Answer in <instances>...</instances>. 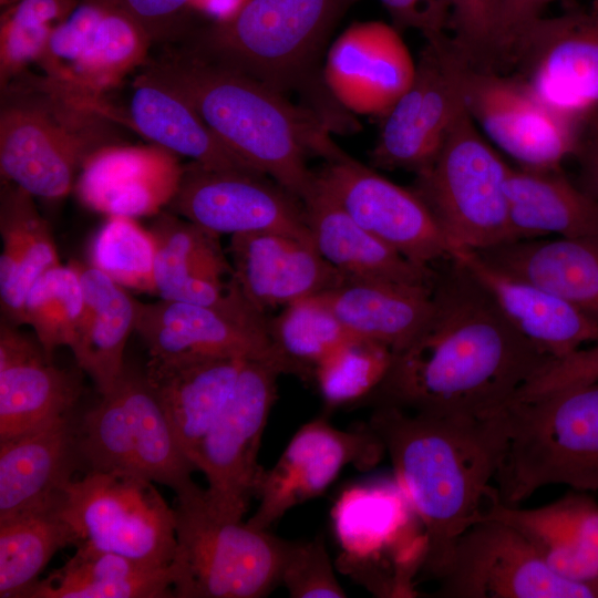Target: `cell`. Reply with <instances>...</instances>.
Segmentation results:
<instances>
[{
  "label": "cell",
  "instance_id": "obj_36",
  "mask_svg": "<svg viewBox=\"0 0 598 598\" xmlns=\"http://www.w3.org/2000/svg\"><path fill=\"white\" fill-rule=\"evenodd\" d=\"M70 262L79 274L84 296L83 317L71 351L79 369L104 395L125 368L124 350L135 329L137 300L90 262Z\"/></svg>",
  "mask_w": 598,
  "mask_h": 598
},
{
  "label": "cell",
  "instance_id": "obj_10",
  "mask_svg": "<svg viewBox=\"0 0 598 598\" xmlns=\"http://www.w3.org/2000/svg\"><path fill=\"white\" fill-rule=\"evenodd\" d=\"M509 167L464 110L411 187L431 210L451 250H482L509 240Z\"/></svg>",
  "mask_w": 598,
  "mask_h": 598
},
{
  "label": "cell",
  "instance_id": "obj_25",
  "mask_svg": "<svg viewBox=\"0 0 598 598\" xmlns=\"http://www.w3.org/2000/svg\"><path fill=\"white\" fill-rule=\"evenodd\" d=\"M177 156L154 144L105 147L84 163L78 195L86 207L107 216H155L178 188L183 165Z\"/></svg>",
  "mask_w": 598,
  "mask_h": 598
},
{
  "label": "cell",
  "instance_id": "obj_41",
  "mask_svg": "<svg viewBox=\"0 0 598 598\" xmlns=\"http://www.w3.org/2000/svg\"><path fill=\"white\" fill-rule=\"evenodd\" d=\"M392 351L378 342L350 337L316 368L313 381L326 409L360 403L383 380Z\"/></svg>",
  "mask_w": 598,
  "mask_h": 598
},
{
  "label": "cell",
  "instance_id": "obj_13",
  "mask_svg": "<svg viewBox=\"0 0 598 598\" xmlns=\"http://www.w3.org/2000/svg\"><path fill=\"white\" fill-rule=\"evenodd\" d=\"M441 598H598L591 587L555 574L512 526L478 519L456 539L436 579Z\"/></svg>",
  "mask_w": 598,
  "mask_h": 598
},
{
  "label": "cell",
  "instance_id": "obj_14",
  "mask_svg": "<svg viewBox=\"0 0 598 598\" xmlns=\"http://www.w3.org/2000/svg\"><path fill=\"white\" fill-rule=\"evenodd\" d=\"M425 40L411 85L383 115L372 152L377 167L422 173L465 110L462 72L466 62L446 33Z\"/></svg>",
  "mask_w": 598,
  "mask_h": 598
},
{
  "label": "cell",
  "instance_id": "obj_24",
  "mask_svg": "<svg viewBox=\"0 0 598 598\" xmlns=\"http://www.w3.org/2000/svg\"><path fill=\"white\" fill-rule=\"evenodd\" d=\"M228 251L243 295L262 313L268 308L321 295L342 279L313 243L288 234H235Z\"/></svg>",
  "mask_w": 598,
  "mask_h": 598
},
{
  "label": "cell",
  "instance_id": "obj_1",
  "mask_svg": "<svg viewBox=\"0 0 598 598\" xmlns=\"http://www.w3.org/2000/svg\"><path fill=\"white\" fill-rule=\"evenodd\" d=\"M447 260L437 271L431 317L406 347L392 353L383 380L361 404L487 416L506 409L553 360L508 322L462 261Z\"/></svg>",
  "mask_w": 598,
  "mask_h": 598
},
{
  "label": "cell",
  "instance_id": "obj_9",
  "mask_svg": "<svg viewBox=\"0 0 598 598\" xmlns=\"http://www.w3.org/2000/svg\"><path fill=\"white\" fill-rule=\"evenodd\" d=\"M78 423L87 472H125L172 488L176 498L202 488L179 447L145 372L125 364L114 388Z\"/></svg>",
  "mask_w": 598,
  "mask_h": 598
},
{
  "label": "cell",
  "instance_id": "obj_15",
  "mask_svg": "<svg viewBox=\"0 0 598 598\" xmlns=\"http://www.w3.org/2000/svg\"><path fill=\"white\" fill-rule=\"evenodd\" d=\"M462 87L475 125L518 166L560 167L576 155L584 125L546 105L517 75L465 63Z\"/></svg>",
  "mask_w": 598,
  "mask_h": 598
},
{
  "label": "cell",
  "instance_id": "obj_40",
  "mask_svg": "<svg viewBox=\"0 0 598 598\" xmlns=\"http://www.w3.org/2000/svg\"><path fill=\"white\" fill-rule=\"evenodd\" d=\"M84 311V296L71 262L45 271L30 288L23 309V324L32 327L47 357L75 342Z\"/></svg>",
  "mask_w": 598,
  "mask_h": 598
},
{
  "label": "cell",
  "instance_id": "obj_30",
  "mask_svg": "<svg viewBox=\"0 0 598 598\" xmlns=\"http://www.w3.org/2000/svg\"><path fill=\"white\" fill-rule=\"evenodd\" d=\"M450 257L462 261L489 291L508 322L553 360L598 342V323L567 301L495 269L474 250L454 248Z\"/></svg>",
  "mask_w": 598,
  "mask_h": 598
},
{
  "label": "cell",
  "instance_id": "obj_8",
  "mask_svg": "<svg viewBox=\"0 0 598 598\" xmlns=\"http://www.w3.org/2000/svg\"><path fill=\"white\" fill-rule=\"evenodd\" d=\"M174 511L175 598H261L280 585L287 539L214 515L203 488Z\"/></svg>",
  "mask_w": 598,
  "mask_h": 598
},
{
  "label": "cell",
  "instance_id": "obj_34",
  "mask_svg": "<svg viewBox=\"0 0 598 598\" xmlns=\"http://www.w3.org/2000/svg\"><path fill=\"white\" fill-rule=\"evenodd\" d=\"M320 255L342 276L433 286L437 271L412 262L358 225L316 186L302 202Z\"/></svg>",
  "mask_w": 598,
  "mask_h": 598
},
{
  "label": "cell",
  "instance_id": "obj_26",
  "mask_svg": "<svg viewBox=\"0 0 598 598\" xmlns=\"http://www.w3.org/2000/svg\"><path fill=\"white\" fill-rule=\"evenodd\" d=\"M82 383L49 359L38 339L1 321L0 441L72 413Z\"/></svg>",
  "mask_w": 598,
  "mask_h": 598
},
{
  "label": "cell",
  "instance_id": "obj_6",
  "mask_svg": "<svg viewBox=\"0 0 598 598\" xmlns=\"http://www.w3.org/2000/svg\"><path fill=\"white\" fill-rule=\"evenodd\" d=\"M508 440L496 474L499 499L517 505L563 484L598 492V381L513 400Z\"/></svg>",
  "mask_w": 598,
  "mask_h": 598
},
{
  "label": "cell",
  "instance_id": "obj_39",
  "mask_svg": "<svg viewBox=\"0 0 598 598\" xmlns=\"http://www.w3.org/2000/svg\"><path fill=\"white\" fill-rule=\"evenodd\" d=\"M272 346L285 369L313 381L317 365L350 336L320 296L293 301L268 319Z\"/></svg>",
  "mask_w": 598,
  "mask_h": 598
},
{
  "label": "cell",
  "instance_id": "obj_35",
  "mask_svg": "<svg viewBox=\"0 0 598 598\" xmlns=\"http://www.w3.org/2000/svg\"><path fill=\"white\" fill-rule=\"evenodd\" d=\"M506 196L509 240L598 236V200L560 167L511 166Z\"/></svg>",
  "mask_w": 598,
  "mask_h": 598
},
{
  "label": "cell",
  "instance_id": "obj_19",
  "mask_svg": "<svg viewBox=\"0 0 598 598\" xmlns=\"http://www.w3.org/2000/svg\"><path fill=\"white\" fill-rule=\"evenodd\" d=\"M153 45L110 0H79L53 30L38 65L43 73L103 95L143 66Z\"/></svg>",
  "mask_w": 598,
  "mask_h": 598
},
{
  "label": "cell",
  "instance_id": "obj_27",
  "mask_svg": "<svg viewBox=\"0 0 598 598\" xmlns=\"http://www.w3.org/2000/svg\"><path fill=\"white\" fill-rule=\"evenodd\" d=\"M246 361L150 357L145 370L147 382L179 447L194 466L199 447L229 400Z\"/></svg>",
  "mask_w": 598,
  "mask_h": 598
},
{
  "label": "cell",
  "instance_id": "obj_52",
  "mask_svg": "<svg viewBox=\"0 0 598 598\" xmlns=\"http://www.w3.org/2000/svg\"><path fill=\"white\" fill-rule=\"evenodd\" d=\"M17 1H19V0H0V7L3 9V8H6V7H8V6H10V4H12V3L17 2Z\"/></svg>",
  "mask_w": 598,
  "mask_h": 598
},
{
  "label": "cell",
  "instance_id": "obj_5",
  "mask_svg": "<svg viewBox=\"0 0 598 598\" xmlns=\"http://www.w3.org/2000/svg\"><path fill=\"white\" fill-rule=\"evenodd\" d=\"M359 0H245L173 44L238 70L286 95L318 79L338 22Z\"/></svg>",
  "mask_w": 598,
  "mask_h": 598
},
{
  "label": "cell",
  "instance_id": "obj_4",
  "mask_svg": "<svg viewBox=\"0 0 598 598\" xmlns=\"http://www.w3.org/2000/svg\"><path fill=\"white\" fill-rule=\"evenodd\" d=\"M0 89L1 176L32 196H65L93 154L123 144L101 94L29 70Z\"/></svg>",
  "mask_w": 598,
  "mask_h": 598
},
{
  "label": "cell",
  "instance_id": "obj_11",
  "mask_svg": "<svg viewBox=\"0 0 598 598\" xmlns=\"http://www.w3.org/2000/svg\"><path fill=\"white\" fill-rule=\"evenodd\" d=\"M58 509L75 547L169 566L176 550L175 511L154 482L125 472H86L63 489Z\"/></svg>",
  "mask_w": 598,
  "mask_h": 598
},
{
  "label": "cell",
  "instance_id": "obj_43",
  "mask_svg": "<svg viewBox=\"0 0 598 598\" xmlns=\"http://www.w3.org/2000/svg\"><path fill=\"white\" fill-rule=\"evenodd\" d=\"M156 244L135 218L109 216L93 236L89 262L124 288L156 295Z\"/></svg>",
  "mask_w": 598,
  "mask_h": 598
},
{
  "label": "cell",
  "instance_id": "obj_50",
  "mask_svg": "<svg viewBox=\"0 0 598 598\" xmlns=\"http://www.w3.org/2000/svg\"><path fill=\"white\" fill-rule=\"evenodd\" d=\"M574 157L580 168L579 186L598 200V126L584 125Z\"/></svg>",
  "mask_w": 598,
  "mask_h": 598
},
{
  "label": "cell",
  "instance_id": "obj_29",
  "mask_svg": "<svg viewBox=\"0 0 598 598\" xmlns=\"http://www.w3.org/2000/svg\"><path fill=\"white\" fill-rule=\"evenodd\" d=\"M150 230L155 244L154 281L162 299L229 311L236 303L230 280L234 269L219 236L163 209Z\"/></svg>",
  "mask_w": 598,
  "mask_h": 598
},
{
  "label": "cell",
  "instance_id": "obj_2",
  "mask_svg": "<svg viewBox=\"0 0 598 598\" xmlns=\"http://www.w3.org/2000/svg\"><path fill=\"white\" fill-rule=\"evenodd\" d=\"M507 408L480 417L373 409L367 425L426 534L424 576L439 578L457 537L484 507L507 446Z\"/></svg>",
  "mask_w": 598,
  "mask_h": 598
},
{
  "label": "cell",
  "instance_id": "obj_28",
  "mask_svg": "<svg viewBox=\"0 0 598 598\" xmlns=\"http://www.w3.org/2000/svg\"><path fill=\"white\" fill-rule=\"evenodd\" d=\"M82 466L71 414L0 441V519L55 504Z\"/></svg>",
  "mask_w": 598,
  "mask_h": 598
},
{
  "label": "cell",
  "instance_id": "obj_17",
  "mask_svg": "<svg viewBox=\"0 0 598 598\" xmlns=\"http://www.w3.org/2000/svg\"><path fill=\"white\" fill-rule=\"evenodd\" d=\"M166 209L218 236L276 231L313 243L302 202L261 173L192 161Z\"/></svg>",
  "mask_w": 598,
  "mask_h": 598
},
{
  "label": "cell",
  "instance_id": "obj_44",
  "mask_svg": "<svg viewBox=\"0 0 598 598\" xmlns=\"http://www.w3.org/2000/svg\"><path fill=\"white\" fill-rule=\"evenodd\" d=\"M448 11L450 41L470 65L497 70L498 0H442Z\"/></svg>",
  "mask_w": 598,
  "mask_h": 598
},
{
  "label": "cell",
  "instance_id": "obj_22",
  "mask_svg": "<svg viewBox=\"0 0 598 598\" xmlns=\"http://www.w3.org/2000/svg\"><path fill=\"white\" fill-rule=\"evenodd\" d=\"M150 357L260 360L285 373L268 324L249 323L214 308L162 299L136 303L135 329Z\"/></svg>",
  "mask_w": 598,
  "mask_h": 598
},
{
  "label": "cell",
  "instance_id": "obj_23",
  "mask_svg": "<svg viewBox=\"0 0 598 598\" xmlns=\"http://www.w3.org/2000/svg\"><path fill=\"white\" fill-rule=\"evenodd\" d=\"M493 519L519 532L558 576L598 591V502L576 491L535 508L503 503L491 487L475 519Z\"/></svg>",
  "mask_w": 598,
  "mask_h": 598
},
{
  "label": "cell",
  "instance_id": "obj_16",
  "mask_svg": "<svg viewBox=\"0 0 598 598\" xmlns=\"http://www.w3.org/2000/svg\"><path fill=\"white\" fill-rule=\"evenodd\" d=\"M507 63L546 105L584 125L598 113V8L539 18Z\"/></svg>",
  "mask_w": 598,
  "mask_h": 598
},
{
  "label": "cell",
  "instance_id": "obj_31",
  "mask_svg": "<svg viewBox=\"0 0 598 598\" xmlns=\"http://www.w3.org/2000/svg\"><path fill=\"white\" fill-rule=\"evenodd\" d=\"M474 251L495 269L549 291L598 323V236L517 239Z\"/></svg>",
  "mask_w": 598,
  "mask_h": 598
},
{
  "label": "cell",
  "instance_id": "obj_48",
  "mask_svg": "<svg viewBox=\"0 0 598 598\" xmlns=\"http://www.w3.org/2000/svg\"><path fill=\"white\" fill-rule=\"evenodd\" d=\"M393 19L394 27L414 28L423 35L446 33L448 11L442 0H379Z\"/></svg>",
  "mask_w": 598,
  "mask_h": 598
},
{
  "label": "cell",
  "instance_id": "obj_46",
  "mask_svg": "<svg viewBox=\"0 0 598 598\" xmlns=\"http://www.w3.org/2000/svg\"><path fill=\"white\" fill-rule=\"evenodd\" d=\"M127 13L146 33L153 49L183 41L197 24V0H110ZM152 49V50H153Z\"/></svg>",
  "mask_w": 598,
  "mask_h": 598
},
{
  "label": "cell",
  "instance_id": "obj_18",
  "mask_svg": "<svg viewBox=\"0 0 598 598\" xmlns=\"http://www.w3.org/2000/svg\"><path fill=\"white\" fill-rule=\"evenodd\" d=\"M315 183L358 225L412 262L431 266L450 258L447 238L412 188L394 184L346 153L327 162Z\"/></svg>",
  "mask_w": 598,
  "mask_h": 598
},
{
  "label": "cell",
  "instance_id": "obj_20",
  "mask_svg": "<svg viewBox=\"0 0 598 598\" xmlns=\"http://www.w3.org/2000/svg\"><path fill=\"white\" fill-rule=\"evenodd\" d=\"M384 452L381 440L367 424L343 431L324 415L307 422L275 465L264 472L257 494L259 505L246 523L267 530L287 511L321 495L346 466L372 468Z\"/></svg>",
  "mask_w": 598,
  "mask_h": 598
},
{
  "label": "cell",
  "instance_id": "obj_37",
  "mask_svg": "<svg viewBox=\"0 0 598 598\" xmlns=\"http://www.w3.org/2000/svg\"><path fill=\"white\" fill-rule=\"evenodd\" d=\"M173 565L155 566L79 546L23 598H175Z\"/></svg>",
  "mask_w": 598,
  "mask_h": 598
},
{
  "label": "cell",
  "instance_id": "obj_45",
  "mask_svg": "<svg viewBox=\"0 0 598 598\" xmlns=\"http://www.w3.org/2000/svg\"><path fill=\"white\" fill-rule=\"evenodd\" d=\"M280 584L292 598L347 597L321 536L307 542L288 540Z\"/></svg>",
  "mask_w": 598,
  "mask_h": 598
},
{
  "label": "cell",
  "instance_id": "obj_12",
  "mask_svg": "<svg viewBox=\"0 0 598 598\" xmlns=\"http://www.w3.org/2000/svg\"><path fill=\"white\" fill-rule=\"evenodd\" d=\"M280 374L271 362L247 360L199 447L195 466L207 481L206 505L220 518L243 520L251 497H257L265 472L258 453Z\"/></svg>",
  "mask_w": 598,
  "mask_h": 598
},
{
  "label": "cell",
  "instance_id": "obj_51",
  "mask_svg": "<svg viewBox=\"0 0 598 598\" xmlns=\"http://www.w3.org/2000/svg\"><path fill=\"white\" fill-rule=\"evenodd\" d=\"M585 124L598 126V113L591 116Z\"/></svg>",
  "mask_w": 598,
  "mask_h": 598
},
{
  "label": "cell",
  "instance_id": "obj_42",
  "mask_svg": "<svg viewBox=\"0 0 598 598\" xmlns=\"http://www.w3.org/2000/svg\"><path fill=\"white\" fill-rule=\"evenodd\" d=\"M79 0H19L0 18V87L39 63L55 27Z\"/></svg>",
  "mask_w": 598,
  "mask_h": 598
},
{
  "label": "cell",
  "instance_id": "obj_32",
  "mask_svg": "<svg viewBox=\"0 0 598 598\" xmlns=\"http://www.w3.org/2000/svg\"><path fill=\"white\" fill-rule=\"evenodd\" d=\"M433 286L342 276L318 295L350 337L371 340L392 353L406 347L433 310Z\"/></svg>",
  "mask_w": 598,
  "mask_h": 598
},
{
  "label": "cell",
  "instance_id": "obj_33",
  "mask_svg": "<svg viewBox=\"0 0 598 598\" xmlns=\"http://www.w3.org/2000/svg\"><path fill=\"white\" fill-rule=\"evenodd\" d=\"M114 116L154 145L208 168L259 173L231 153L187 102L140 71Z\"/></svg>",
  "mask_w": 598,
  "mask_h": 598
},
{
  "label": "cell",
  "instance_id": "obj_21",
  "mask_svg": "<svg viewBox=\"0 0 598 598\" xmlns=\"http://www.w3.org/2000/svg\"><path fill=\"white\" fill-rule=\"evenodd\" d=\"M416 61L399 30L355 22L330 45L322 80L333 100L361 115H385L411 85Z\"/></svg>",
  "mask_w": 598,
  "mask_h": 598
},
{
  "label": "cell",
  "instance_id": "obj_38",
  "mask_svg": "<svg viewBox=\"0 0 598 598\" xmlns=\"http://www.w3.org/2000/svg\"><path fill=\"white\" fill-rule=\"evenodd\" d=\"M58 502L0 519V598H23L53 555L74 545Z\"/></svg>",
  "mask_w": 598,
  "mask_h": 598
},
{
  "label": "cell",
  "instance_id": "obj_7",
  "mask_svg": "<svg viewBox=\"0 0 598 598\" xmlns=\"http://www.w3.org/2000/svg\"><path fill=\"white\" fill-rule=\"evenodd\" d=\"M337 568L377 597H416L427 549L424 527L395 480L343 489L331 511Z\"/></svg>",
  "mask_w": 598,
  "mask_h": 598
},
{
  "label": "cell",
  "instance_id": "obj_3",
  "mask_svg": "<svg viewBox=\"0 0 598 598\" xmlns=\"http://www.w3.org/2000/svg\"><path fill=\"white\" fill-rule=\"evenodd\" d=\"M137 71L167 87L198 114L236 156L303 202L315 176L307 157L332 161L342 152L312 111L269 85L185 48L153 49Z\"/></svg>",
  "mask_w": 598,
  "mask_h": 598
},
{
  "label": "cell",
  "instance_id": "obj_53",
  "mask_svg": "<svg viewBox=\"0 0 598 598\" xmlns=\"http://www.w3.org/2000/svg\"><path fill=\"white\" fill-rule=\"evenodd\" d=\"M592 7L598 8V0H591Z\"/></svg>",
  "mask_w": 598,
  "mask_h": 598
},
{
  "label": "cell",
  "instance_id": "obj_47",
  "mask_svg": "<svg viewBox=\"0 0 598 598\" xmlns=\"http://www.w3.org/2000/svg\"><path fill=\"white\" fill-rule=\"evenodd\" d=\"M596 381H598V342L561 359L551 360L518 391L516 399H532Z\"/></svg>",
  "mask_w": 598,
  "mask_h": 598
},
{
  "label": "cell",
  "instance_id": "obj_49",
  "mask_svg": "<svg viewBox=\"0 0 598 598\" xmlns=\"http://www.w3.org/2000/svg\"><path fill=\"white\" fill-rule=\"evenodd\" d=\"M554 0H498V47L501 64L507 63L509 53L522 33Z\"/></svg>",
  "mask_w": 598,
  "mask_h": 598
}]
</instances>
